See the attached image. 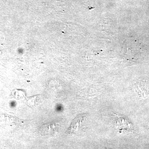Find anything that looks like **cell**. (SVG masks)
I'll use <instances>...</instances> for the list:
<instances>
[{
  "instance_id": "1",
  "label": "cell",
  "mask_w": 149,
  "mask_h": 149,
  "mask_svg": "<svg viewBox=\"0 0 149 149\" xmlns=\"http://www.w3.org/2000/svg\"><path fill=\"white\" fill-rule=\"evenodd\" d=\"M58 129L57 124L55 123H49L41 126L40 129V135L44 137H51L56 134Z\"/></svg>"
}]
</instances>
